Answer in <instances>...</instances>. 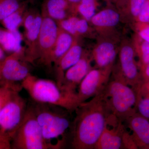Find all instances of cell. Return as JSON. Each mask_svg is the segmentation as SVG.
<instances>
[{
	"label": "cell",
	"mask_w": 149,
	"mask_h": 149,
	"mask_svg": "<svg viewBox=\"0 0 149 149\" xmlns=\"http://www.w3.org/2000/svg\"><path fill=\"white\" fill-rule=\"evenodd\" d=\"M147 0H129L128 8L133 16H139Z\"/></svg>",
	"instance_id": "484cf974"
},
{
	"label": "cell",
	"mask_w": 149,
	"mask_h": 149,
	"mask_svg": "<svg viewBox=\"0 0 149 149\" xmlns=\"http://www.w3.org/2000/svg\"><path fill=\"white\" fill-rule=\"evenodd\" d=\"M71 6L66 0H45L42 7V14L57 22L70 16Z\"/></svg>",
	"instance_id": "e0dca14e"
},
{
	"label": "cell",
	"mask_w": 149,
	"mask_h": 149,
	"mask_svg": "<svg viewBox=\"0 0 149 149\" xmlns=\"http://www.w3.org/2000/svg\"><path fill=\"white\" fill-rule=\"evenodd\" d=\"M77 38L59 28L55 45L50 58L51 66L53 64H55L69 50Z\"/></svg>",
	"instance_id": "ac0fdd59"
},
{
	"label": "cell",
	"mask_w": 149,
	"mask_h": 149,
	"mask_svg": "<svg viewBox=\"0 0 149 149\" xmlns=\"http://www.w3.org/2000/svg\"><path fill=\"white\" fill-rule=\"evenodd\" d=\"M139 35L146 42L149 43V27L143 29L140 32Z\"/></svg>",
	"instance_id": "d6a6232c"
},
{
	"label": "cell",
	"mask_w": 149,
	"mask_h": 149,
	"mask_svg": "<svg viewBox=\"0 0 149 149\" xmlns=\"http://www.w3.org/2000/svg\"><path fill=\"white\" fill-rule=\"evenodd\" d=\"M5 59V54L3 51L0 48V63Z\"/></svg>",
	"instance_id": "e575fe53"
},
{
	"label": "cell",
	"mask_w": 149,
	"mask_h": 149,
	"mask_svg": "<svg viewBox=\"0 0 149 149\" xmlns=\"http://www.w3.org/2000/svg\"><path fill=\"white\" fill-rule=\"evenodd\" d=\"M119 69L113 73V77L125 82L139 95L140 84L135 60L134 52L131 46L126 42L121 45L119 53Z\"/></svg>",
	"instance_id": "9c48e42d"
},
{
	"label": "cell",
	"mask_w": 149,
	"mask_h": 149,
	"mask_svg": "<svg viewBox=\"0 0 149 149\" xmlns=\"http://www.w3.org/2000/svg\"><path fill=\"white\" fill-rule=\"evenodd\" d=\"M38 13H39L34 10H27L24 14L22 24L24 31H27L32 26Z\"/></svg>",
	"instance_id": "d4e9b609"
},
{
	"label": "cell",
	"mask_w": 149,
	"mask_h": 149,
	"mask_svg": "<svg viewBox=\"0 0 149 149\" xmlns=\"http://www.w3.org/2000/svg\"><path fill=\"white\" fill-rule=\"evenodd\" d=\"M119 9L126 10L128 8L129 0H106Z\"/></svg>",
	"instance_id": "1f68e13d"
},
{
	"label": "cell",
	"mask_w": 149,
	"mask_h": 149,
	"mask_svg": "<svg viewBox=\"0 0 149 149\" xmlns=\"http://www.w3.org/2000/svg\"><path fill=\"white\" fill-rule=\"evenodd\" d=\"M117 54V49L113 42L108 40L100 42L91 55L95 63V68L104 69L112 67Z\"/></svg>",
	"instance_id": "9a60e30c"
},
{
	"label": "cell",
	"mask_w": 149,
	"mask_h": 149,
	"mask_svg": "<svg viewBox=\"0 0 149 149\" xmlns=\"http://www.w3.org/2000/svg\"><path fill=\"white\" fill-rule=\"evenodd\" d=\"M137 106L140 114L146 118H149V97L139 100Z\"/></svg>",
	"instance_id": "83f0119b"
},
{
	"label": "cell",
	"mask_w": 149,
	"mask_h": 149,
	"mask_svg": "<svg viewBox=\"0 0 149 149\" xmlns=\"http://www.w3.org/2000/svg\"><path fill=\"white\" fill-rule=\"evenodd\" d=\"M21 85L34 101L58 106L71 113L79 105L77 95L65 93L52 80L40 79L30 74Z\"/></svg>",
	"instance_id": "7a4b0ae2"
},
{
	"label": "cell",
	"mask_w": 149,
	"mask_h": 149,
	"mask_svg": "<svg viewBox=\"0 0 149 149\" xmlns=\"http://www.w3.org/2000/svg\"><path fill=\"white\" fill-rule=\"evenodd\" d=\"M137 148L132 136L125 129L122 136V149H136Z\"/></svg>",
	"instance_id": "f1b7e54d"
},
{
	"label": "cell",
	"mask_w": 149,
	"mask_h": 149,
	"mask_svg": "<svg viewBox=\"0 0 149 149\" xmlns=\"http://www.w3.org/2000/svg\"><path fill=\"white\" fill-rule=\"evenodd\" d=\"M120 19L119 12L114 9L109 8L96 13L90 21L96 27L110 28L116 26Z\"/></svg>",
	"instance_id": "d6986e66"
},
{
	"label": "cell",
	"mask_w": 149,
	"mask_h": 149,
	"mask_svg": "<svg viewBox=\"0 0 149 149\" xmlns=\"http://www.w3.org/2000/svg\"><path fill=\"white\" fill-rule=\"evenodd\" d=\"M124 122L133 132L131 135L137 147L149 148V121L135 113Z\"/></svg>",
	"instance_id": "4fadbf2b"
},
{
	"label": "cell",
	"mask_w": 149,
	"mask_h": 149,
	"mask_svg": "<svg viewBox=\"0 0 149 149\" xmlns=\"http://www.w3.org/2000/svg\"><path fill=\"white\" fill-rule=\"evenodd\" d=\"M66 1H67L69 3L70 6H73L75 5L82 0H66Z\"/></svg>",
	"instance_id": "836d02e7"
},
{
	"label": "cell",
	"mask_w": 149,
	"mask_h": 149,
	"mask_svg": "<svg viewBox=\"0 0 149 149\" xmlns=\"http://www.w3.org/2000/svg\"><path fill=\"white\" fill-rule=\"evenodd\" d=\"M42 19L39 34L38 61L45 66L50 67V58L54 47L58 27L56 22L46 15H42Z\"/></svg>",
	"instance_id": "30bf717a"
},
{
	"label": "cell",
	"mask_w": 149,
	"mask_h": 149,
	"mask_svg": "<svg viewBox=\"0 0 149 149\" xmlns=\"http://www.w3.org/2000/svg\"><path fill=\"white\" fill-rule=\"evenodd\" d=\"M89 30L88 21L84 18L78 17L75 26V31L77 38L80 36L86 35Z\"/></svg>",
	"instance_id": "4316f807"
},
{
	"label": "cell",
	"mask_w": 149,
	"mask_h": 149,
	"mask_svg": "<svg viewBox=\"0 0 149 149\" xmlns=\"http://www.w3.org/2000/svg\"><path fill=\"white\" fill-rule=\"evenodd\" d=\"M64 140L54 144L44 138L31 104H28L24 119L13 138L11 148L14 149H60Z\"/></svg>",
	"instance_id": "277c9868"
},
{
	"label": "cell",
	"mask_w": 149,
	"mask_h": 149,
	"mask_svg": "<svg viewBox=\"0 0 149 149\" xmlns=\"http://www.w3.org/2000/svg\"><path fill=\"white\" fill-rule=\"evenodd\" d=\"M27 1H33L34 0H27Z\"/></svg>",
	"instance_id": "8d00e7d4"
},
{
	"label": "cell",
	"mask_w": 149,
	"mask_h": 149,
	"mask_svg": "<svg viewBox=\"0 0 149 149\" xmlns=\"http://www.w3.org/2000/svg\"><path fill=\"white\" fill-rule=\"evenodd\" d=\"M0 44L6 50L13 52L21 49L17 31L10 32L0 29Z\"/></svg>",
	"instance_id": "44dd1931"
},
{
	"label": "cell",
	"mask_w": 149,
	"mask_h": 149,
	"mask_svg": "<svg viewBox=\"0 0 149 149\" xmlns=\"http://www.w3.org/2000/svg\"><path fill=\"white\" fill-rule=\"evenodd\" d=\"M28 1L24 3L16 11L2 20L3 24L10 32L17 31V28L22 24V20L27 10Z\"/></svg>",
	"instance_id": "7402d4cb"
},
{
	"label": "cell",
	"mask_w": 149,
	"mask_h": 149,
	"mask_svg": "<svg viewBox=\"0 0 149 149\" xmlns=\"http://www.w3.org/2000/svg\"><path fill=\"white\" fill-rule=\"evenodd\" d=\"M31 104L44 138L49 141L63 136L70 127L71 113L61 107L32 101Z\"/></svg>",
	"instance_id": "5b68a950"
},
{
	"label": "cell",
	"mask_w": 149,
	"mask_h": 149,
	"mask_svg": "<svg viewBox=\"0 0 149 149\" xmlns=\"http://www.w3.org/2000/svg\"><path fill=\"white\" fill-rule=\"evenodd\" d=\"M83 49L77 38L69 50L54 64L56 83L60 87L65 71L80 60L83 53Z\"/></svg>",
	"instance_id": "5bb4252c"
},
{
	"label": "cell",
	"mask_w": 149,
	"mask_h": 149,
	"mask_svg": "<svg viewBox=\"0 0 149 149\" xmlns=\"http://www.w3.org/2000/svg\"><path fill=\"white\" fill-rule=\"evenodd\" d=\"M123 123L111 116L94 149H122L123 135L126 129Z\"/></svg>",
	"instance_id": "7c38bea8"
},
{
	"label": "cell",
	"mask_w": 149,
	"mask_h": 149,
	"mask_svg": "<svg viewBox=\"0 0 149 149\" xmlns=\"http://www.w3.org/2000/svg\"><path fill=\"white\" fill-rule=\"evenodd\" d=\"M19 93H15L0 112V148H10V142L27 111V101Z\"/></svg>",
	"instance_id": "8992f818"
},
{
	"label": "cell",
	"mask_w": 149,
	"mask_h": 149,
	"mask_svg": "<svg viewBox=\"0 0 149 149\" xmlns=\"http://www.w3.org/2000/svg\"><path fill=\"white\" fill-rule=\"evenodd\" d=\"M42 19V14L38 13L32 26L27 31H24L26 45L25 58L29 63H33L38 60L39 34Z\"/></svg>",
	"instance_id": "2e32d148"
},
{
	"label": "cell",
	"mask_w": 149,
	"mask_h": 149,
	"mask_svg": "<svg viewBox=\"0 0 149 149\" xmlns=\"http://www.w3.org/2000/svg\"><path fill=\"white\" fill-rule=\"evenodd\" d=\"M21 86H13L8 85H1L0 87V112L12 97L15 93L20 92Z\"/></svg>",
	"instance_id": "cb8c5ba5"
},
{
	"label": "cell",
	"mask_w": 149,
	"mask_h": 149,
	"mask_svg": "<svg viewBox=\"0 0 149 149\" xmlns=\"http://www.w3.org/2000/svg\"><path fill=\"white\" fill-rule=\"evenodd\" d=\"M92 61L91 56L83 52L80 60L65 71L60 87L62 91L71 95H77L80 83L92 69L91 63Z\"/></svg>",
	"instance_id": "8fae6325"
},
{
	"label": "cell",
	"mask_w": 149,
	"mask_h": 149,
	"mask_svg": "<svg viewBox=\"0 0 149 149\" xmlns=\"http://www.w3.org/2000/svg\"><path fill=\"white\" fill-rule=\"evenodd\" d=\"M139 19L141 22H149V2L147 1L139 15Z\"/></svg>",
	"instance_id": "f546056e"
},
{
	"label": "cell",
	"mask_w": 149,
	"mask_h": 149,
	"mask_svg": "<svg viewBox=\"0 0 149 149\" xmlns=\"http://www.w3.org/2000/svg\"><path fill=\"white\" fill-rule=\"evenodd\" d=\"M25 59V48L14 52L0 63V84L17 86L29 76L30 68Z\"/></svg>",
	"instance_id": "52a82bcc"
},
{
	"label": "cell",
	"mask_w": 149,
	"mask_h": 149,
	"mask_svg": "<svg viewBox=\"0 0 149 149\" xmlns=\"http://www.w3.org/2000/svg\"><path fill=\"white\" fill-rule=\"evenodd\" d=\"M102 93L111 113L121 122L136 113L137 93L122 80L113 77Z\"/></svg>",
	"instance_id": "3957f363"
},
{
	"label": "cell",
	"mask_w": 149,
	"mask_h": 149,
	"mask_svg": "<svg viewBox=\"0 0 149 149\" xmlns=\"http://www.w3.org/2000/svg\"><path fill=\"white\" fill-rule=\"evenodd\" d=\"M70 129V148L94 149L111 115L102 93L80 103Z\"/></svg>",
	"instance_id": "6da1fadb"
},
{
	"label": "cell",
	"mask_w": 149,
	"mask_h": 149,
	"mask_svg": "<svg viewBox=\"0 0 149 149\" xmlns=\"http://www.w3.org/2000/svg\"><path fill=\"white\" fill-rule=\"evenodd\" d=\"M97 0H82L75 5L71 6V13H76L82 17V18L88 22L96 13V3Z\"/></svg>",
	"instance_id": "ffe728a7"
},
{
	"label": "cell",
	"mask_w": 149,
	"mask_h": 149,
	"mask_svg": "<svg viewBox=\"0 0 149 149\" xmlns=\"http://www.w3.org/2000/svg\"><path fill=\"white\" fill-rule=\"evenodd\" d=\"M142 57L144 63L148 64L149 63V43L145 41L141 46Z\"/></svg>",
	"instance_id": "4dcf8cb0"
},
{
	"label": "cell",
	"mask_w": 149,
	"mask_h": 149,
	"mask_svg": "<svg viewBox=\"0 0 149 149\" xmlns=\"http://www.w3.org/2000/svg\"><path fill=\"white\" fill-rule=\"evenodd\" d=\"M113 68H94L89 71L77 89L79 104L103 92L109 82Z\"/></svg>",
	"instance_id": "ba28073f"
},
{
	"label": "cell",
	"mask_w": 149,
	"mask_h": 149,
	"mask_svg": "<svg viewBox=\"0 0 149 149\" xmlns=\"http://www.w3.org/2000/svg\"><path fill=\"white\" fill-rule=\"evenodd\" d=\"M26 1L22 0H0V21L15 12Z\"/></svg>",
	"instance_id": "603a6c76"
},
{
	"label": "cell",
	"mask_w": 149,
	"mask_h": 149,
	"mask_svg": "<svg viewBox=\"0 0 149 149\" xmlns=\"http://www.w3.org/2000/svg\"><path fill=\"white\" fill-rule=\"evenodd\" d=\"M145 74L147 78H149V63L148 64L146 69H145Z\"/></svg>",
	"instance_id": "d590c367"
}]
</instances>
